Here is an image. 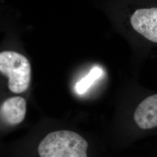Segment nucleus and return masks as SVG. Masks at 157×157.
<instances>
[{
	"mask_svg": "<svg viewBox=\"0 0 157 157\" xmlns=\"http://www.w3.org/2000/svg\"><path fill=\"white\" fill-rule=\"evenodd\" d=\"M88 143L80 135L69 130L49 133L38 147L40 157H87Z\"/></svg>",
	"mask_w": 157,
	"mask_h": 157,
	"instance_id": "nucleus-1",
	"label": "nucleus"
},
{
	"mask_svg": "<svg viewBox=\"0 0 157 157\" xmlns=\"http://www.w3.org/2000/svg\"><path fill=\"white\" fill-rule=\"evenodd\" d=\"M0 72L8 78V88L12 92L21 93L28 89L31 78V67L28 59L13 51L0 54Z\"/></svg>",
	"mask_w": 157,
	"mask_h": 157,
	"instance_id": "nucleus-2",
	"label": "nucleus"
},
{
	"mask_svg": "<svg viewBox=\"0 0 157 157\" xmlns=\"http://www.w3.org/2000/svg\"><path fill=\"white\" fill-rule=\"evenodd\" d=\"M130 23L137 32L157 43V8L137 10L131 17Z\"/></svg>",
	"mask_w": 157,
	"mask_h": 157,
	"instance_id": "nucleus-3",
	"label": "nucleus"
},
{
	"mask_svg": "<svg viewBox=\"0 0 157 157\" xmlns=\"http://www.w3.org/2000/svg\"><path fill=\"white\" fill-rule=\"evenodd\" d=\"M134 119L141 129L157 126V94L151 95L141 102L135 111Z\"/></svg>",
	"mask_w": 157,
	"mask_h": 157,
	"instance_id": "nucleus-4",
	"label": "nucleus"
},
{
	"mask_svg": "<svg viewBox=\"0 0 157 157\" xmlns=\"http://www.w3.org/2000/svg\"><path fill=\"white\" fill-rule=\"evenodd\" d=\"M26 113V102L21 97H14L4 101L0 109L1 119L10 124L22 122Z\"/></svg>",
	"mask_w": 157,
	"mask_h": 157,
	"instance_id": "nucleus-5",
	"label": "nucleus"
},
{
	"mask_svg": "<svg viewBox=\"0 0 157 157\" xmlns=\"http://www.w3.org/2000/svg\"><path fill=\"white\" fill-rule=\"evenodd\" d=\"M103 71L101 67H93L87 76L82 78L76 84V92L80 95L86 93L95 81L101 77Z\"/></svg>",
	"mask_w": 157,
	"mask_h": 157,
	"instance_id": "nucleus-6",
	"label": "nucleus"
}]
</instances>
